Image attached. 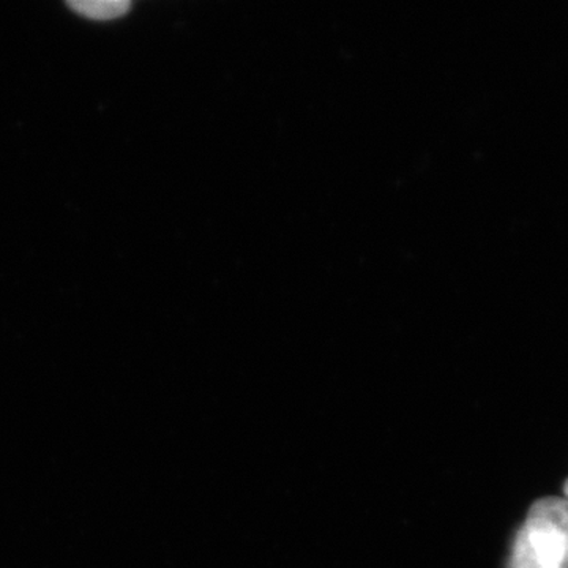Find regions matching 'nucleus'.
Segmentation results:
<instances>
[{
  "instance_id": "1",
  "label": "nucleus",
  "mask_w": 568,
  "mask_h": 568,
  "mask_svg": "<svg viewBox=\"0 0 568 568\" xmlns=\"http://www.w3.org/2000/svg\"><path fill=\"white\" fill-rule=\"evenodd\" d=\"M544 568H568V500L544 497L530 507L521 528Z\"/></svg>"
},
{
  "instance_id": "2",
  "label": "nucleus",
  "mask_w": 568,
  "mask_h": 568,
  "mask_svg": "<svg viewBox=\"0 0 568 568\" xmlns=\"http://www.w3.org/2000/svg\"><path fill=\"white\" fill-rule=\"evenodd\" d=\"M70 9L89 20L108 21L121 18L130 10L129 0H77L69 3Z\"/></svg>"
},
{
  "instance_id": "3",
  "label": "nucleus",
  "mask_w": 568,
  "mask_h": 568,
  "mask_svg": "<svg viewBox=\"0 0 568 568\" xmlns=\"http://www.w3.org/2000/svg\"><path fill=\"white\" fill-rule=\"evenodd\" d=\"M510 568H544L530 549L528 540L519 530L511 551Z\"/></svg>"
},
{
  "instance_id": "4",
  "label": "nucleus",
  "mask_w": 568,
  "mask_h": 568,
  "mask_svg": "<svg viewBox=\"0 0 568 568\" xmlns=\"http://www.w3.org/2000/svg\"><path fill=\"white\" fill-rule=\"evenodd\" d=\"M564 493H566V499L568 500V480L566 481V485H564Z\"/></svg>"
}]
</instances>
